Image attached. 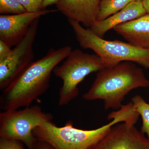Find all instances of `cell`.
<instances>
[{"instance_id": "1", "label": "cell", "mask_w": 149, "mask_h": 149, "mask_svg": "<svg viewBox=\"0 0 149 149\" xmlns=\"http://www.w3.org/2000/svg\"><path fill=\"white\" fill-rule=\"evenodd\" d=\"M72 51L69 46L51 49L45 56L32 62L2 91L0 98L1 109L5 111L30 106L48 90L52 72Z\"/></svg>"}, {"instance_id": "2", "label": "cell", "mask_w": 149, "mask_h": 149, "mask_svg": "<svg viewBox=\"0 0 149 149\" xmlns=\"http://www.w3.org/2000/svg\"><path fill=\"white\" fill-rule=\"evenodd\" d=\"M134 115L131 107L126 104L109 113L107 118L112 121L97 129L87 130L76 128L71 120L63 126L58 127L51 121L38 126L33 133L37 141L47 143L54 149H93L113 125L131 121Z\"/></svg>"}, {"instance_id": "3", "label": "cell", "mask_w": 149, "mask_h": 149, "mask_svg": "<svg viewBox=\"0 0 149 149\" xmlns=\"http://www.w3.org/2000/svg\"><path fill=\"white\" fill-rule=\"evenodd\" d=\"M148 87L149 80L142 69L134 63L122 62L98 71L95 81L83 98L88 101L102 100L106 110L119 109L129 92Z\"/></svg>"}, {"instance_id": "4", "label": "cell", "mask_w": 149, "mask_h": 149, "mask_svg": "<svg viewBox=\"0 0 149 149\" xmlns=\"http://www.w3.org/2000/svg\"><path fill=\"white\" fill-rule=\"evenodd\" d=\"M68 21L81 47L94 51L104 68L122 62L130 61L149 69V50L137 48L122 41L104 40L78 22L72 19Z\"/></svg>"}, {"instance_id": "5", "label": "cell", "mask_w": 149, "mask_h": 149, "mask_svg": "<svg viewBox=\"0 0 149 149\" xmlns=\"http://www.w3.org/2000/svg\"><path fill=\"white\" fill-rule=\"evenodd\" d=\"M65 59L53 72L62 80L58 101L61 106L68 104L78 96V85L85 77L104 68L98 56L86 53L79 49L71 51Z\"/></svg>"}, {"instance_id": "6", "label": "cell", "mask_w": 149, "mask_h": 149, "mask_svg": "<svg viewBox=\"0 0 149 149\" xmlns=\"http://www.w3.org/2000/svg\"><path fill=\"white\" fill-rule=\"evenodd\" d=\"M52 119L51 113L38 105L3 111L0 113V138L20 141L28 149H34L38 141L34 129Z\"/></svg>"}, {"instance_id": "7", "label": "cell", "mask_w": 149, "mask_h": 149, "mask_svg": "<svg viewBox=\"0 0 149 149\" xmlns=\"http://www.w3.org/2000/svg\"><path fill=\"white\" fill-rule=\"evenodd\" d=\"M39 19L32 22L27 34L12 49L10 54L0 61V89L3 91L33 62V45L37 35Z\"/></svg>"}, {"instance_id": "8", "label": "cell", "mask_w": 149, "mask_h": 149, "mask_svg": "<svg viewBox=\"0 0 149 149\" xmlns=\"http://www.w3.org/2000/svg\"><path fill=\"white\" fill-rule=\"evenodd\" d=\"M93 149H149V139L134 124L119 123Z\"/></svg>"}, {"instance_id": "9", "label": "cell", "mask_w": 149, "mask_h": 149, "mask_svg": "<svg viewBox=\"0 0 149 149\" xmlns=\"http://www.w3.org/2000/svg\"><path fill=\"white\" fill-rule=\"evenodd\" d=\"M57 10L44 9L37 12L0 15V40L10 47H15L27 34L32 22L41 16Z\"/></svg>"}, {"instance_id": "10", "label": "cell", "mask_w": 149, "mask_h": 149, "mask_svg": "<svg viewBox=\"0 0 149 149\" xmlns=\"http://www.w3.org/2000/svg\"><path fill=\"white\" fill-rule=\"evenodd\" d=\"M102 0H59L57 10L68 19L79 22L90 28L97 20Z\"/></svg>"}, {"instance_id": "11", "label": "cell", "mask_w": 149, "mask_h": 149, "mask_svg": "<svg viewBox=\"0 0 149 149\" xmlns=\"http://www.w3.org/2000/svg\"><path fill=\"white\" fill-rule=\"evenodd\" d=\"M113 29L130 45L149 50V13L117 25Z\"/></svg>"}, {"instance_id": "12", "label": "cell", "mask_w": 149, "mask_h": 149, "mask_svg": "<svg viewBox=\"0 0 149 149\" xmlns=\"http://www.w3.org/2000/svg\"><path fill=\"white\" fill-rule=\"evenodd\" d=\"M146 13L142 2L133 1L117 13L102 21H96L89 29L97 36L103 38L108 31L117 25L134 20Z\"/></svg>"}, {"instance_id": "13", "label": "cell", "mask_w": 149, "mask_h": 149, "mask_svg": "<svg viewBox=\"0 0 149 149\" xmlns=\"http://www.w3.org/2000/svg\"><path fill=\"white\" fill-rule=\"evenodd\" d=\"M133 0H102L97 21H102L124 8Z\"/></svg>"}, {"instance_id": "14", "label": "cell", "mask_w": 149, "mask_h": 149, "mask_svg": "<svg viewBox=\"0 0 149 149\" xmlns=\"http://www.w3.org/2000/svg\"><path fill=\"white\" fill-rule=\"evenodd\" d=\"M133 109L141 116L143 120L141 132L149 139V104L142 96L137 95L131 99Z\"/></svg>"}, {"instance_id": "15", "label": "cell", "mask_w": 149, "mask_h": 149, "mask_svg": "<svg viewBox=\"0 0 149 149\" xmlns=\"http://www.w3.org/2000/svg\"><path fill=\"white\" fill-rule=\"evenodd\" d=\"M28 12L17 0H0V13L17 15Z\"/></svg>"}, {"instance_id": "16", "label": "cell", "mask_w": 149, "mask_h": 149, "mask_svg": "<svg viewBox=\"0 0 149 149\" xmlns=\"http://www.w3.org/2000/svg\"><path fill=\"white\" fill-rule=\"evenodd\" d=\"M28 12H37L42 10L43 0H17Z\"/></svg>"}, {"instance_id": "17", "label": "cell", "mask_w": 149, "mask_h": 149, "mask_svg": "<svg viewBox=\"0 0 149 149\" xmlns=\"http://www.w3.org/2000/svg\"><path fill=\"white\" fill-rule=\"evenodd\" d=\"M0 149H24L20 141L0 138Z\"/></svg>"}, {"instance_id": "18", "label": "cell", "mask_w": 149, "mask_h": 149, "mask_svg": "<svg viewBox=\"0 0 149 149\" xmlns=\"http://www.w3.org/2000/svg\"><path fill=\"white\" fill-rule=\"evenodd\" d=\"M12 49L9 46L0 40V61L8 57Z\"/></svg>"}, {"instance_id": "19", "label": "cell", "mask_w": 149, "mask_h": 149, "mask_svg": "<svg viewBox=\"0 0 149 149\" xmlns=\"http://www.w3.org/2000/svg\"><path fill=\"white\" fill-rule=\"evenodd\" d=\"M34 149H54L49 145L45 142L37 141Z\"/></svg>"}, {"instance_id": "20", "label": "cell", "mask_w": 149, "mask_h": 149, "mask_svg": "<svg viewBox=\"0 0 149 149\" xmlns=\"http://www.w3.org/2000/svg\"><path fill=\"white\" fill-rule=\"evenodd\" d=\"M59 0H43L42 8L43 9H45L47 7L52 5L56 3Z\"/></svg>"}, {"instance_id": "21", "label": "cell", "mask_w": 149, "mask_h": 149, "mask_svg": "<svg viewBox=\"0 0 149 149\" xmlns=\"http://www.w3.org/2000/svg\"><path fill=\"white\" fill-rule=\"evenodd\" d=\"M142 3L146 13L149 14V0H143Z\"/></svg>"}, {"instance_id": "22", "label": "cell", "mask_w": 149, "mask_h": 149, "mask_svg": "<svg viewBox=\"0 0 149 149\" xmlns=\"http://www.w3.org/2000/svg\"><path fill=\"white\" fill-rule=\"evenodd\" d=\"M133 1H136L142 2L143 0H133Z\"/></svg>"}]
</instances>
